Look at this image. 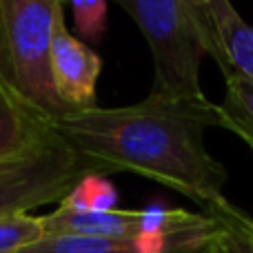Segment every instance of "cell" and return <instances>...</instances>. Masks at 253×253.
I'll use <instances>...</instances> for the list:
<instances>
[{
    "instance_id": "4fadbf2b",
    "label": "cell",
    "mask_w": 253,
    "mask_h": 253,
    "mask_svg": "<svg viewBox=\"0 0 253 253\" xmlns=\"http://www.w3.org/2000/svg\"><path fill=\"white\" fill-rule=\"evenodd\" d=\"M107 2L109 0H69L67 2L74 13L76 31L84 40L96 42L102 38L107 27Z\"/></svg>"
},
{
    "instance_id": "5b68a950",
    "label": "cell",
    "mask_w": 253,
    "mask_h": 253,
    "mask_svg": "<svg viewBox=\"0 0 253 253\" xmlns=\"http://www.w3.org/2000/svg\"><path fill=\"white\" fill-rule=\"evenodd\" d=\"M51 118L0 74V165L56 144Z\"/></svg>"
},
{
    "instance_id": "277c9868",
    "label": "cell",
    "mask_w": 253,
    "mask_h": 253,
    "mask_svg": "<svg viewBox=\"0 0 253 253\" xmlns=\"http://www.w3.org/2000/svg\"><path fill=\"white\" fill-rule=\"evenodd\" d=\"M91 171L60 144L42 149L22 160L0 165V218L31 213L34 209L58 202Z\"/></svg>"
},
{
    "instance_id": "8fae6325",
    "label": "cell",
    "mask_w": 253,
    "mask_h": 253,
    "mask_svg": "<svg viewBox=\"0 0 253 253\" xmlns=\"http://www.w3.org/2000/svg\"><path fill=\"white\" fill-rule=\"evenodd\" d=\"M116 202H118V193L114 184L107 182L102 175L91 173L71 189V193L60 202V207L74 211H109L116 209Z\"/></svg>"
},
{
    "instance_id": "ffe728a7",
    "label": "cell",
    "mask_w": 253,
    "mask_h": 253,
    "mask_svg": "<svg viewBox=\"0 0 253 253\" xmlns=\"http://www.w3.org/2000/svg\"><path fill=\"white\" fill-rule=\"evenodd\" d=\"M205 253H207V251H205Z\"/></svg>"
},
{
    "instance_id": "2e32d148",
    "label": "cell",
    "mask_w": 253,
    "mask_h": 253,
    "mask_svg": "<svg viewBox=\"0 0 253 253\" xmlns=\"http://www.w3.org/2000/svg\"><path fill=\"white\" fill-rule=\"evenodd\" d=\"M189 2H193V4H202V7H205V4H209L211 0H189Z\"/></svg>"
},
{
    "instance_id": "9a60e30c",
    "label": "cell",
    "mask_w": 253,
    "mask_h": 253,
    "mask_svg": "<svg viewBox=\"0 0 253 253\" xmlns=\"http://www.w3.org/2000/svg\"><path fill=\"white\" fill-rule=\"evenodd\" d=\"M215 253H245V251L240 249V245L233 240V236L229 233V229H227V233L220 238L218 247H215Z\"/></svg>"
},
{
    "instance_id": "5bb4252c",
    "label": "cell",
    "mask_w": 253,
    "mask_h": 253,
    "mask_svg": "<svg viewBox=\"0 0 253 253\" xmlns=\"http://www.w3.org/2000/svg\"><path fill=\"white\" fill-rule=\"evenodd\" d=\"M224 227L229 229V233L233 236V240L240 245V249L245 253H253V218L240 211L238 207H233L231 202H224L220 209H215L213 213Z\"/></svg>"
},
{
    "instance_id": "9c48e42d",
    "label": "cell",
    "mask_w": 253,
    "mask_h": 253,
    "mask_svg": "<svg viewBox=\"0 0 253 253\" xmlns=\"http://www.w3.org/2000/svg\"><path fill=\"white\" fill-rule=\"evenodd\" d=\"M207 9L211 13L231 76L236 74L253 84V27L238 13L231 0H211Z\"/></svg>"
},
{
    "instance_id": "8992f818",
    "label": "cell",
    "mask_w": 253,
    "mask_h": 253,
    "mask_svg": "<svg viewBox=\"0 0 253 253\" xmlns=\"http://www.w3.org/2000/svg\"><path fill=\"white\" fill-rule=\"evenodd\" d=\"M102 60L87 42L60 29L51 42V80L67 111H84L98 107L96 83Z\"/></svg>"
},
{
    "instance_id": "7c38bea8",
    "label": "cell",
    "mask_w": 253,
    "mask_h": 253,
    "mask_svg": "<svg viewBox=\"0 0 253 253\" xmlns=\"http://www.w3.org/2000/svg\"><path fill=\"white\" fill-rule=\"evenodd\" d=\"M42 236L40 215L13 213L0 218V253H16Z\"/></svg>"
},
{
    "instance_id": "d6986e66",
    "label": "cell",
    "mask_w": 253,
    "mask_h": 253,
    "mask_svg": "<svg viewBox=\"0 0 253 253\" xmlns=\"http://www.w3.org/2000/svg\"><path fill=\"white\" fill-rule=\"evenodd\" d=\"M218 242H220V240H218Z\"/></svg>"
},
{
    "instance_id": "ac0fdd59",
    "label": "cell",
    "mask_w": 253,
    "mask_h": 253,
    "mask_svg": "<svg viewBox=\"0 0 253 253\" xmlns=\"http://www.w3.org/2000/svg\"><path fill=\"white\" fill-rule=\"evenodd\" d=\"M58 2H62V4H67V2H69V0H58Z\"/></svg>"
},
{
    "instance_id": "ba28073f",
    "label": "cell",
    "mask_w": 253,
    "mask_h": 253,
    "mask_svg": "<svg viewBox=\"0 0 253 253\" xmlns=\"http://www.w3.org/2000/svg\"><path fill=\"white\" fill-rule=\"evenodd\" d=\"M40 224H42L44 236L118 238V240H138V238L151 236L147 209L74 211L58 205L56 211L40 215Z\"/></svg>"
},
{
    "instance_id": "3957f363",
    "label": "cell",
    "mask_w": 253,
    "mask_h": 253,
    "mask_svg": "<svg viewBox=\"0 0 253 253\" xmlns=\"http://www.w3.org/2000/svg\"><path fill=\"white\" fill-rule=\"evenodd\" d=\"M65 27L58 0H0V74L49 116L69 114L51 80V42Z\"/></svg>"
},
{
    "instance_id": "52a82bcc",
    "label": "cell",
    "mask_w": 253,
    "mask_h": 253,
    "mask_svg": "<svg viewBox=\"0 0 253 253\" xmlns=\"http://www.w3.org/2000/svg\"><path fill=\"white\" fill-rule=\"evenodd\" d=\"M222 236L218 238L144 236L138 238V240L84 238V236H42L16 253H205Z\"/></svg>"
},
{
    "instance_id": "30bf717a",
    "label": "cell",
    "mask_w": 253,
    "mask_h": 253,
    "mask_svg": "<svg viewBox=\"0 0 253 253\" xmlns=\"http://www.w3.org/2000/svg\"><path fill=\"white\" fill-rule=\"evenodd\" d=\"M224 100L220 109L224 114V129L236 133L253 151V84L240 76H229Z\"/></svg>"
},
{
    "instance_id": "6da1fadb",
    "label": "cell",
    "mask_w": 253,
    "mask_h": 253,
    "mask_svg": "<svg viewBox=\"0 0 253 253\" xmlns=\"http://www.w3.org/2000/svg\"><path fill=\"white\" fill-rule=\"evenodd\" d=\"M224 129V114L209 98L151 96L129 107H93L53 116L51 129L91 173H135L160 182L207 213L229 202L227 169L209 153L205 131Z\"/></svg>"
},
{
    "instance_id": "7a4b0ae2",
    "label": "cell",
    "mask_w": 253,
    "mask_h": 253,
    "mask_svg": "<svg viewBox=\"0 0 253 253\" xmlns=\"http://www.w3.org/2000/svg\"><path fill=\"white\" fill-rule=\"evenodd\" d=\"M138 25L153 56L151 96L171 100L207 98L200 87V62L211 56L224 78L231 76L207 4L189 0H111Z\"/></svg>"
},
{
    "instance_id": "e0dca14e",
    "label": "cell",
    "mask_w": 253,
    "mask_h": 253,
    "mask_svg": "<svg viewBox=\"0 0 253 253\" xmlns=\"http://www.w3.org/2000/svg\"><path fill=\"white\" fill-rule=\"evenodd\" d=\"M224 233H227V231H224ZM215 247H218V242H215V245H213V247H211V249H209V251H207V253H215Z\"/></svg>"
}]
</instances>
